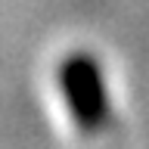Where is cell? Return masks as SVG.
<instances>
[{
	"label": "cell",
	"mask_w": 149,
	"mask_h": 149,
	"mask_svg": "<svg viewBox=\"0 0 149 149\" xmlns=\"http://www.w3.org/2000/svg\"><path fill=\"white\" fill-rule=\"evenodd\" d=\"M65 106L72 112L74 124L84 134H96L109 121V93L102 81V68L90 53H72L59 68Z\"/></svg>",
	"instance_id": "cell-1"
}]
</instances>
